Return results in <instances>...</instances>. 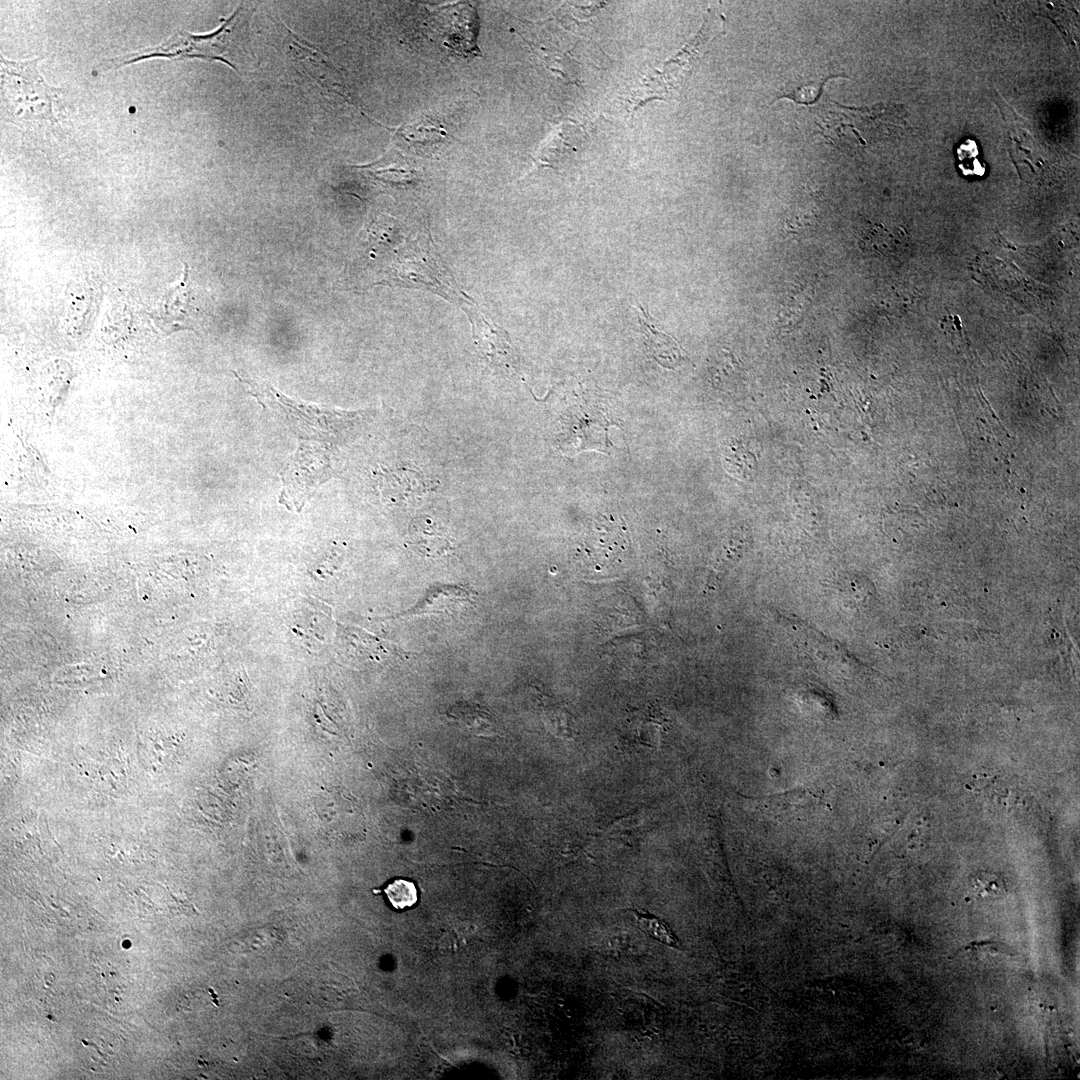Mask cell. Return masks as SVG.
I'll list each match as a JSON object with an SVG mask.
<instances>
[{"label": "cell", "mask_w": 1080, "mask_h": 1080, "mask_svg": "<svg viewBox=\"0 0 1080 1080\" xmlns=\"http://www.w3.org/2000/svg\"><path fill=\"white\" fill-rule=\"evenodd\" d=\"M448 716L462 729L472 734L492 736L496 734V721L478 705L461 704L451 708Z\"/></svg>", "instance_id": "12"}, {"label": "cell", "mask_w": 1080, "mask_h": 1080, "mask_svg": "<svg viewBox=\"0 0 1080 1080\" xmlns=\"http://www.w3.org/2000/svg\"><path fill=\"white\" fill-rule=\"evenodd\" d=\"M627 545L625 528L619 520L599 518L584 533L576 557L590 571L601 572L623 559Z\"/></svg>", "instance_id": "4"}, {"label": "cell", "mask_w": 1080, "mask_h": 1080, "mask_svg": "<svg viewBox=\"0 0 1080 1080\" xmlns=\"http://www.w3.org/2000/svg\"><path fill=\"white\" fill-rule=\"evenodd\" d=\"M957 166L966 178H981L986 174V163L980 148L973 139H965L955 150Z\"/></svg>", "instance_id": "14"}, {"label": "cell", "mask_w": 1080, "mask_h": 1080, "mask_svg": "<svg viewBox=\"0 0 1080 1080\" xmlns=\"http://www.w3.org/2000/svg\"><path fill=\"white\" fill-rule=\"evenodd\" d=\"M472 324L474 341L485 356L495 366L515 367L518 363L517 353L510 342L508 334L496 325L485 319L484 315L471 307L465 309Z\"/></svg>", "instance_id": "6"}, {"label": "cell", "mask_w": 1080, "mask_h": 1080, "mask_svg": "<svg viewBox=\"0 0 1080 1080\" xmlns=\"http://www.w3.org/2000/svg\"><path fill=\"white\" fill-rule=\"evenodd\" d=\"M330 476L326 453L319 448L300 444L284 473L279 502L289 509L300 510L317 487Z\"/></svg>", "instance_id": "3"}, {"label": "cell", "mask_w": 1080, "mask_h": 1080, "mask_svg": "<svg viewBox=\"0 0 1080 1080\" xmlns=\"http://www.w3.org/2000/svg\"><path fill=\"white\" fill-rule=\"evenodd\" d=\"M745 800L755 811L777 822L801 818L821 803L817 794L804 787Z\"/></svg>", "instance_id": "5"}, {"label": "cell", "mask_w": 1080, "mask_h": 1080, "mask_svg": "<svg viewBox=\"0 0 1080 1080\" xmlns=\"http://www.w3.org/2000/svg\"><path fill=\"white\" fill-rule=\"evenodd\" d=\"M637 307L641 312L639 325L645 336L649 355L665 368L674 369L685 360L681 347L676 340L656 328L649 313L640 304Z\"/></svg>", "instance_id": "10"}, {"label": "cell", "mask_w": 1080, "mask_h": 1080, "mask_svg": "<svg viewBox=\"0 0 1080 1080\" xmlns=\"http://www.w3.org/2000/svg\"><path fill=\"white\" fill-rule=\"evenodd\" d=\"M630 911L634 913L640 929L646 933L647 936L663 945L679 949L680 944L678 938L662 919L650 912H642L636 909H630Z\"/></svg>", "instance_id": "15"}, {"label": "cell", "mask_w": 1080, "mask_h": 1080, "mask_svg": "<svg viewBox=\"0 0 1080 1080\" xmlns=\"http://www.w3.org/2000/svg\"><path fill=\"white\" fill-rule=\"evenodd\" d=\"M470 599L467 591L455 587H437L430 591L423 601H421L414 610V613H426L435 611H447L448 609H454L459 604L464 603Z\"/></svg>", "instance_id": "13"}, {"label": "cell", "mask_w": 1080, "mask_h": 1080, "mask_svg": "<svg viewBox=\"0 0 1080 1080\" xmlns=\"http://www.w3.org/2000/svg\"><path fill=\"white\" fill-rule=\"evenodd\" d=\"M382 892L397 911L412 908L419 900L417 886L409 879L395 878L382 889Z\"/></svg>", "instance_id": "16"}, {"label": "cell", "mask_w": 1080, "mask_h": 1080, "mask_svg": "<svg viewBox=\"0 0 1080 1080\" xmlns=\"http://www.w3.org/2000/svg\"><path fill=\"white\" fill-rule=\"evenodd\" d=\"M958 952H974L988 953V954H1003L1007 956H1014V950L1005 943L996 940H975L967 945L961 947Z\"/></svg>", "instance_id": "17"}, {"label": "cell", "mask_w": 1080, "mask_h": 1080, "mask_svg": "<svg viewBox=\"0 0 1080 1080\" xmlns=\"http://www.w3.org/2000/svg\"><path fill=\"white\" fill-rule=\"evenodd\" d=\"M190 302L189 270L186 267L182 280L172 284L163 296L158 317L162 324L160 327L171 332L190 328L188 320L194 309Z\"/></svg>", "instance_id": "8"}, {"label": "cell", "mask_w": 1080, "mask_h": 1080, "mask_svg": "<svg viewBox=\"0 0 1080 1080\" xmlns=\"http://www.w3.org/2000/svg\"><path fill=\"white\" fill-rule=\"evenodd\" d=\"M235 16L236 14H233L212 33L194 35L187 32H177L156 47L144 48L112 59L111 62L114 63L116 68H119L153 57L170 59L200 58L212 61H222L232 67L231 62L227 57L228 34L230 33Z\"/></svg>", "instance_id": "2"}, {"label": "cell", "mask_w": 1080, "mask_h": 1080, "mask_svg": "<svg viewBox=\"0 0 1080 1080\" xmlns=\"http://www.w3.org/2000/svg\"><path fill=\"white\" fill-rule=\"evenodd\" d=\"M1 59V116L21 127L57 124L54 101L60 90L50 86L37 69L39 58L29 61Z\"/></svg>", "instance_id": "1"}, {"label": "cell", "mask_w": 1080, "mask_h": 1080, "mask_svg": "<svg viewBox=\"0 0 1080 1080\" xmlns=\"http://www.w3.org/2000/svg\"><path fill=\"white\" fill-rule=\"evenodd\" d=\"M716 26L714 18L705 21L696 37L687 43L673 59L665 63L667 85L672 87L679 85L687 77L701 51L719 33Z\"/></svg>", "instance_id": "11"}, {"label": "cell", "mask_w": 1080, "mask_h": 1080, "mask_svg": "<svg viewBox=\"0 0 1080 1080\" xmlns=\"http://www.w3.org/2000/svg\"><path fill=\"white\" fill-rule=\"evenodd\" d=\"M974 886L980 894H997L1003 890L1002 881L997 876L990 874L978 876Z\"/></svg>", "instance_id": "18"}, {"label": "cell", "mask_w": 1080, "mask_h": 1080, "mask_svg": "<svg viewBox=\"0 0 1080 1080\" xmlns=\"http://www.w3.org/2000/svg\"><path fill=\"white\" fill-rule=\"evenodd\" d=\"M455 538L449 529L431 516L413 519L408 529V543L412 549L427 558H438L452 553Z\"/></svg>", "instance_id": "7"}, {"label": "cell", "mask_w": 1080, "mask_h": 1080, "mask_svg": "<svg viewBox=\"0 0 1080 1080\" xmlns=\"http://www.w3.org/2000/svg\"><path fill=\"white\" fill-rule=\"evenodd\" d=\"M389 496L398 504L415 506L434 486L420 470L408 466L393 470L386 476Z\"/></svg>", "instance_id": "9"}]
</instances>
